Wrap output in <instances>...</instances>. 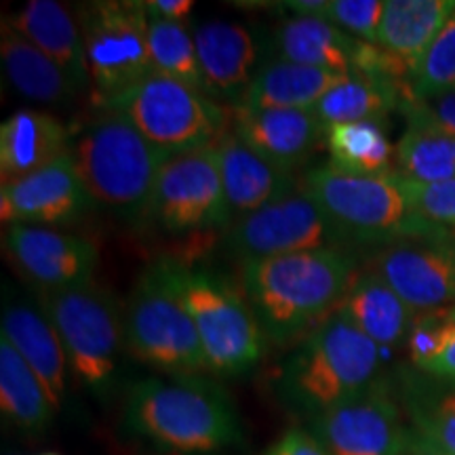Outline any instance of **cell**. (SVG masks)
Masks as SVG:
<instances>
[{"label":"cell","mask_w":455,"mask_h":455,"mask_svg":"<svg viewBox=\"0 0 455 455\" xmlns=\"http://www.w3.org/2000/svg\"><path fill=\"white\" fill-rule=\"evenodd\" d=\"M131 439L167 455H215L243 445L235 403L198 375H164L135 384L123 409Z\"/></svg>","instance_id":"1"},{"label":"cell","mask_w":455,"mask_h":455,"mask_svg":"<svg viewBox=\"0 0 455 455\" xmlns=\"http://www.w3.org/2000/svg\"><path fill=\"white\" fill-rule=\"evenodd\" d=\"M355 261L341 249H321L241 266L244 298L272 344L293 339L316 318L338 308L355 283Z\"/></svg>","instance_id":"2"},{"label":"cell","mask_w":455,"mask_h":455,"mask_svg":"<svg viewBox=\"0 0 455 455\" xmlns=\"http://www.w3.org/2000/svg\"><path fill=\"white\" fill-rule=\"evenodd\" d=\"M379 363V346L333 312L284 358L276 396L291 411L316 418L371 388Z\"/></svg>","instance_id":"3"},{"label":"cell","mask_w":455,"mask_h":455,"mask_svg":"<svg viewBox=\"0 0 455 455\" xmlns=\"http://www.w3.org/2000/svg\"><path fill=\"white\" fill-rule=\"evenodd\" d=\"M68 152L93 203L129 221L146 220L169 155L152 146L123 114L101 112L70 140Z\"/></svg>","instance_id":"4"},{"label":"cell","mask_w":455,"mask_h":455,"mask_svg":"<svg viewBox=\"0 0 455 455\" xmlns=\"http://www.w3.org/2000/svg\"><path fill=\"white\" fill-rule=\"evenodd\" d=\"M155 266L195 323L207 371L236 378L259 365L268 339L247 298L212 270L178 259H161Z\"/></svg>","instance_id":"5"},{"label":"cell","mask_w":455,"mask_h":455,"mask_svg":"<svg viewBox=\"0 0 455 455\" xmlns=\"http://www.w3.org/2000/svg\"><path fill=\"white\" fill-rule=\"evenodd\" d=\"M306 192L352 241H401L436 230L415 218L396 173L356 175L325 164L301 180Z\"/></svg>","instance_id":"6"},{"label":"cell","mask_w":455,"mask_h":455,"mask_svg":"<svg viewBox=\"0 0 455 455\" xmlns=\"http://www.w3.org/2000/svg\"><path fill=\"white\" fill-rule=\"evenodd\" d=\"M101 108L123 114L169 156L212 148L226 133V112L209 95L156 72Z\"/></svg>","instance_id":"7"},{"label":"cell","mask_w":455,"mask_h":455,"mask_svg":"<svg viewBox=\"0 0 455 455\" xmlns=\"http://www.w3.org/2000/svg\"><path fill=\"white\" fill-rule=\"evenodd\" d=\"M44 312L60 333L76 382L100 398L112 392L127 346L123 315L112 295L95 284L49 293Z\"/></svg>","instance_id":"8"},{"label":"cell","mask_w":455,"mask_h":455,"mask_svg":"<svg viewBox=\"0 0 455 455\" xmlns=\"http://www.w3.org/2000/svg\"><path fill=\"white\" fill-rule=\"evenodd\" d=\"M123 321L127 350L144 365L164 375L207 371L195 323L158 275L156 266L138 278Z\"/></svg>","instance_id":"9"},{"label":"cell","mask_w":455,"mask_h":455,"mask_svg":"<svg viewBox=\"0 0 455 455\" xmlns=\"http://www.w3.org/2000/svg\"><path fill=\"white\" fill-rule=\"evenodd\" d=\"M87 70L100 106L155 74L146 3L95 0L78 9Z\"/></svg>","instance_id":"10"},{"label":"cell","mask_w":455,"mask_h":455,"mask_svg":"<svg viewBox=\"0 0 455 455\" xmlns=\"http://www.w3.org/2000/svg\"><path fill=\"white\" fill-rule=\"evenodd\" d=\"M146 220L175 236L230 226L232 212L213 146L164 161Z\"/></svg>","instance_id":"11"},{"label":"cell","mask_w":455,"mask_h":455,"mask_svg":"<svg viewBox=\"0 0 455 455\" xmlns=\"http://www.w3.org/2000/svg\"><path fill=\"white\" fill-rule=\"evenodd\" d=\"M346 241L348 238L333 220L301 190L244 215L226 236L228 249L243 264L278 255L339 249Z\"/></svg>","instance_id":"12"},{"label":"cell","mask_w":455,"mask_h":455,"mask_svg":"<svg viewBox=\"0 0 455 455\" xmlns=\"http://www.w3.org/2000/svg\"><path fill=\"white\" fill-rule=\"evenodd\" d=\"M308 432L331 455H409L418 439L395 398L375 384L310 418Z\"/></svg>","instance_id":"13"},{"label":"cell","mask_w":455,"mask_h":455,"mask_svg":"<svg viewBox=\"0 0 455 455\" xmlns=\"http://www.w3.org/2000/svg\"><path fill=\"white\" fill-rule=\"evenodd\" d=\"M371 272L415 315L455 306V236L436 232L395 241L375 255Z\"/></svg>","instance_id":"14"},{"label":"cell","mask_w":455,"mask_h":455,"mask_svg":"<svg viewBox=\"0 0 455 455\" xmlns=\"http://www.w3.org/2000/svg\"><path fill=\"white\" fill-rule=\"evenodd\" d=\"M4 249L17 268L49 293L93 284L100 261L93 241L47 226L9 224Z\"/></svg>","instance_id":"15"},{"label":"cell","mask_w":455,"mask_h":455,"mask_svg":"<svg viewBox=\"0 0 455 455\" xmlns=\"http://www.w3.org/2000/svg\"><path fill=\"white\" fill-rule=\"evenodd\" d=\"M93 198L78 178L70 152L26 178L0 188V218L4 226H66L89 212Z\"/></svg>","instance_id":"16"},{"label":"cell","mask_w":455,"mask_h":455,"mask_svg":"<svg viewBox=\"0 0 455 455\" xmlns=\"http://www.w3.org/2000/svg\"><path fill=\"white\" fill-rule=\"evenodd\" d=\"M195 44L204 93L209 98L243 100L259 70V44L247 26L235 21H204L196 26Z\"/></svg>","instance_id":"17"},{"label":"cell","mask_w":455,"mask_h":455,"mask_svg":"<svg viewBox=\"0 0 455 455\" xmlns=\"http://www.w3.org/2000/svg\"><path fill=\"white\" fill-rule=\"evenodd\" d=\"M232 133L261 158L291 171L312 155L325 127L312 110H249L236 106Z\"/></svg>","instance_id":"18"},{"label":"cell","mask_w":455,"mask_h":455,"mask_svg":"<svg viewBox=\"0 0 455 455\" xmlns=\"http://www.w3.org/2000/svg\"><path fill=\"white\" fill-rule=\"evenodd\" d=\"M213 148L232 218L241 220L295 192L291 171L261 158L232 131H226Z\"/></svg>","instance_id":"19"},{"label":"cell","mask_w":455,"mask_h":455,"mask_svg":"<svg viewBox=\"0 0 455 455\" xmlns=\"http://www.w3.org/2000/svg\"><path fill=\"white\" fill-rule=\"evenodd\" d=\"M3 338L41 379L53 409L61 407L68 386V358L47 312L30 301H9L3 310Z\"/></svg>","instance_id":"20"},{"label":"cell","mask_w":455,"mask_h":455,"mask_svg":"<svg viewBox=\"0 0 455 455\" xmlns=\"http://www.w3.org/2000/svg\"><path fill=\"white\" fill-rule=\"evenodd\" d=\"M4 24L53 60L78 91L89 87L81 24L66 4L55 0H30L15 15L4 20Z\"/></svg>","instance_id":"21"},{"label":"cell","mask_w":455,"mask_h":455,"mask_svg":"<svg viewBox=\"0 0 455 455\" xmlns=\"http://www.w3.org/2000/svg\"><path fill=\"white\" fill-rule=\"evenodd\" d=\"M70 135L47 112L17 110L0 124V175L3 184L26 178L66 155Z\"/></svg>","instance_id":"22"},{"label":"cell","mask_w":455,"mask_h":455,"mask_svg":"<svg viewBox=\"0 0 455 455\" xmlns=\"http://www.w3.org/2000/svg\"><path fill=\"white\" fill-rule=\"evenodd\" d=\"M348 74L276 60L264 61L236 106L249 110H315L318 101Z\"/></svg>","instance_id":"23"},{"label":"cell","mask_w":455,"mask_h":455,"mask_svg":"<svg viewBox=\"0 0 455 455\" xmlns=\"http://www.w3.org/2000/svg\"><path fill=\"white\" fill-rule=\"evenodd\" d=\"M361 43L331 21L299 15L281 21L272 36V47L281 60L338 74L355 72Z\"/></svg>","instance_id":"24"},{"label":"cell","mask_w":455,"mask_h":455,"mask_svg":"<svg viewBox=\"0 0 455 455\" xmlns=\"http://www.w3.org/2000/svg\"><path fill=\"white\" fill-rule=\"evenodd\" d=\"M453 11L455 0H386L378 47L413 74Z\"/></svg>","instance_id":"25"},{"label":"cell","mask_w":455,"mask_h":455,"mask_svg":"<svg viewBox=\"0 0 455 455\" xmlns=\"http://www.w3.org/2000/svg\"><path fill=\"white\" fill-rule=\"evenodd\" d=\"M378 346H392L411 329L415 312L375 272L355 278L335 308Z\"/></svg>","instance_id":"26"},{"label":"cell","mask_w":455,"mask_h":455,"mask_svg":"<svg viewBox=\"0 0 455 455\" xmlns=\"http://www.w3.org/2000/svg\"><path fill=\"white\" fill-rule=\"evenodd\" d=\"M0 57H3L4 76L21 98L36 104L55 106L68 104L81 93L53 60H49L41 49L26 41L9 24L3 26Z\"/></svg>","instance_id":"27"},{"label":"cell","mask_w":455,"mask_h":455,"mask_svg":"<svg viewBox=\"0 0 455 455\" xmlns=\"http://www.w3.org/2000/svg\"><path fill=\"white\" fill-rule=\"evenodd\" d=\"M398 106H401V91L396 81L352 72L335 84L312 112L327 131L335 124L379 121L384 114Z\"/></svg>","instance_id":"28"},{"label":"cell","mask_w":455,"mask_h":455,"mask_svg":"<svg viewBox=\"0 0 455 455\" xmlns=\"http://www.w3.org/2000/svg\"><path fill=\"white\" fill-rule=\"evenodd\" d=\"M0 409L11 424L32 435H41L53 419V405L41 379L0 335Z\"/></svg>","instance_id":"29"},{"label":"cell","mask_w":455,"mask_h":455,"mask_svg":"<svg viewBox=\"0 0 455 455\" xmlns=\"http://www.w3.org/2000/svg\"><path fill=\"white\" fill-rule=\"evenodd\" d=\"M331 167L356 175L388 173L395 156L388 135L379 121L335 124L325 131Z\"/></svg>","instance_id":"30"},{"label":"cell","mask_w":455,"mask_h":455,"mask_svg":"<svg viewBox=\"0 0 455 455\" xmlns=\"http://www.w3.org/2000/svg\"><path fill=\"white\" fill-rule=\"evenodd\" d=\"M405 405L415 435L455 455V379H411L405 390Z\"/></svg>","instance_id":"31"},{"label":"cell","mask_w":455,"mask_h":455,"mask_svg":"<svg viewBox=\"0 0 455 455\" xmlns=\"http://www.w3.org/2000/svg\"><path fill=\"white\" fill-rule=\"evenodd\" d=\"M401 178L424 181L455 180V138L424 124H407L395 152Z\"/></svg>","instance_id":"32"},{"label":"cell","mask_w":455,"mask_h":455,"mask_svg":"<svg viewBox=\"0 0 455 455\" xmlns=\"http://www.w3.org/2000/svg\"><path fill=\"white\" fill-rule=\"evenodd\" d=\"M407 335L415 367L432 378L455 379V306L418 315Z\"/></svg>","instance_id":"33"},{"label":"cell","mask_w":455,"mask_h":455,"mask_svg":"<svg viewBox=\"0 0 455 455\" xmlns=\"http://www.w3.org/2000/svg\"><path fill=\"white\" fill-rule=\"evenodd\" d=\"M148 49H150L152 70L156 74H163V76L173 78V81H180L204 93L195 36L184 24L150 17Z\"/></svg>","instance_id":"34"},{"label":"cell","mask_w":455,"mask_h":455,"mask_svg":"<svg viewBox=\"0 0 455 455\" xmlns=\"http://www.w3.org/2000/svg\"><path fill=\"white\" fill-rule=\"evenodd\" d=\"M451 91H455V11L411 74L409 101H426Z\"/></svg>","instance_id":"35"},{"label":"cell","mask_w":455,"mask_h":455,"mask_svg":"<svg viewBox=\"0 0 455 455\" xmlns=\"http://www.w3.org/2000/svg\"><path fill=\"white\" fill-rule=\"evenodd\" d=\"M398 180L415 218L436 230H455V180L432 181V184L413 181L401 175Z\"/></svg>","instance_id":"36"},{"label":"cell","mask_w":455,"mask_h":455,"mask_svg":"<svg viewBox=\"0 0 455 455\" xmlns=\"http://www.w3.org/2000/svg\"><path fill=\"white\" fill-rule=\"evenodd\" d=\"M384 11V0H331L329 21L358 41L378 44Z\"/></svg>","instance_id":"37"},{"label":"cell","mask_w":455,"mask_h":455,"mask_svg":"<svg viewBox=\"0 0 455 455\" xmlns=\"http://www.w3.org/2000/svg\"><path fill=\"white\" fill-rule=\"evenodd\" d=\"M403 110L409 124H424L455 138V91L426 101H407Z\"/></svg>","instance_id":"38"},{"label":"cell","mask_w":455,"mask_h":455,"mask_svg":"<svg viewBox=\"0 0 455 455\" xmlns=\"http://www.w3.org/2000/svg\"><path fill=\"white\" fill-rule=\"evenodd\" d=\"M264 455H331L306 428H289Z\"/></svg>","instance_id":"39"},{"label":"cell","mask_w":455,"mask_h":455,"mask_svg":"<svg viewBox=\"0 0 455 455\" xmlns=\"http://www.w3.org/2000/svg\"><path fill=\"white\" fill-rule=\"evenodd\" d=\"M146 9L150 17H158V20L167 21H181L195 9L192 0H146Z\"/></svg>","instance_id":"40"},{"label":"cell","mask_w":455,"mask_h":455,"mask_svg":"<svg viewBox=\"0 0 455 455\" xmlns=\"http://www.w3.org/2000/svg\"><path fill=\"white\" fill-rule=\"evenodd\" d=\"M293 15L299 17H321V20L329 21V9H331V0H291L284 3Z\"/></svg>","instance_id":"41"},{"label":"cell","mask_w":455,"mask_h":455,"mask_svg":"<svg viewBox=\"0 0 455 455\" xmlns=\"http://www.w3.org/2000/svg\"><path fill=\"white\" fill-rule=\"evenodd\" d=\"M409 455H449L445 451H441V449H436L435 445H430V443H426L424 439H415L411 451H409Z\"/></svg>","instance_id":"42"},{"label":"cell","mask_w":455,"mask_h":455,"mask_svg":"<svg viewBox=\"0 0 455 455\" xmlns=\"http://www.w3.org/2000/svg\"><path fill=\"white\" fill-rule=\"evenodd\" d=\"M43 455H60V453H43Z\"/></svg>","instance_id":"43"},{"label":"cell","mask_w":455,"mask_h":455,"mask_svg":"<svg viewBox=\"0 0 455 455\" xmlns=\"http://www.w3.org/2000/svg\"><path fill=\"white\" fill-rule=\"evenodd\" d=\"M11 455H15V453H11Z\"/></svg>","instance_id":"44"}]
</instances>
